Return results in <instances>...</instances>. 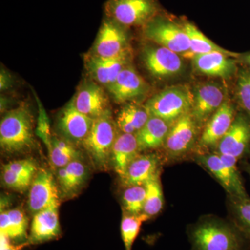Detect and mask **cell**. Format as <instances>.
<instances>
[{
    "label": "cell",
    "mask_w": 250,
    "mask_h": 250,
    "mask_svg": "<svg viewBox=\"0 0 250 250\" xmlns=\"http://www.w3.org/2000/svg\"><path fill=\"white\" fill-rule=\"evenodd\" d=\"M191 250H249L250 243L231 220L205 217L188 227Z\"/></svg>",
    "instance_id": "6da1fadb"
},
{
    "label": "cell",
    "mask_w": 250,
    "mask_h": 250,
    "mask_svg": "<svg viewBox=\"0 0 250 250\" xmlns=\"http://www.w3.org/2000/svg\"><path fill=\"white\" fill-rule=\"evenodd\" d=\"M35 145L34 120L25 105L8 112L0 123V146L7 153L30 150Z\"/></svg>",
    "instance_id": "7a4b0ae2"
},
{
    "label": "cell",
    "mask_w": 250,
    "mask_h": 250,
    "mask_svg": "<svg viewBox=\"0 0 250 250\" xmlns=\"http://www.w3.org/2000/svg\"><path fill=\"white\" fill-rule=\"evenodd\" d=\"M117 128L111 110L108 109L94 120L89 134L82 143L98 168L104 170L111 161L112 148L118 135Z\"/></svg>",
    "instance_id": "3957f363"
},
{
    "label": "cell",
    "mask_w": 250,
    "mask_h": 250,
    "mask_svg": "<svg viewBox=\"0 0 250 250\" xmlns=\"http://www.w3.org/2000/svg\"><path fill=\"white\" fill-rule=\"evenodd\" d=\"M193 94L187 85H174L159 92L145 104L149 116L172 124L191 111Z\"/></svg>",
    "instance_id": "277c9868"
},
{
    "label": "cell",
    "mask_w": 250,
    "mask_h": 250,
    "mask_svg": "<svg viewBox=\"0 0 250 250\" xmlns=\"http://www.w3.org/2000/svg\"><path fill=\"white\" fill-rule=\"evenodd\" d=\"M104 9L106 17L125 27H143L162 13L158 0H107Z\"/></svg>",
    "instance_id": "5b68a950"
},
{
    "label": "cell",
    "mask_w": 250,
    "mask_h": 250,
    "mask_svg": "<svg viewBox=\"0 0 250 250\" xmlns=\"http://www.w3.org/2000/svg\"><path fill=\"white\" fill-rule=\"evenodd\" d=\"M196 161L218 180L229 196L248 197L237 167L238 159L217 153L204 152L197 155Z\"/></svg>",
    "instance_id": "8992f818"
},
{
    "label": "cell",
    "mask_w": 250,
    "mask_h": 250,
    "mask_svg": "<svg viewBox=\"0 0 250 250\" xmlns=\"http://www.w3.org/2000/svg\"><path fill=\"white\" fill-rule=\"evenodd\" d=\"M143 32L148 40L176 53L187 54L190 50L188 36L181 23L163 13L145 24Z\"/></svg>",
    "instance_id": "52a82bcc"
},
{
    "label": "cell",
    "mask_w": 250,
    "mask_h": 250,
    "mask_svg": "<svg viewBox=\"0 0 250 250\" xmlns=\"http://www.w3.org/2000/svg\"><path fill=\"white\" fill-rule=\"evenodd\" d=\"M198 125L191 111L180 117L171 125L164 145L169 158H181L191 150L196 142Z\"/></svg>",
    "instance_id": "ba28073f"
},
{
    "label": "cell",
    "mask_w": 250,
    "mask_h": 250,
    "mask_svg": "<svg viewBox=\"0 0 250 250\" xmlns=\"http://www.w3.org/2000/svg\"><path fill=\"white\" fill-rule=\"evenodd\" d=\"M125 27L111 18L105 17L90 55L100 58H112L129 48Z\"/></svg>",
    "instance_id": "9c48e42d"
},
{
    "label": "cell",
    "mask_w": 250,
    "mask_h": 250,
    "mask_svg": "<svg viewBox=\"0 0 250 250\" xmlns=\"http://www.w3.org/2000/svg\"><path fill=\"white\" fill-rule=\"evenodd\" d=\"M142 58L148 71L157 78L177 76L184 69L183 61L178 54L161 46L145 47Z\"/></svg>",
    "instance_id": "30bf717a"
},
{
    "label": "cell",
    "mask_w": 250,
    "mask_h": 250,
    "mask_svg": "<svg viewBox=\"0 0 250 250\" xmlns=\"http://www.w3.org/2000/svg\"><path fill=\"white\" fill-rule=\"evenodd\" d=\"M217 154L239 159L250 151V118L245 113L236 115L228 133L216 147Z\"/></svg>",
    "instance_id": "8fae6325"
},
{
    "label": "cell",
    "mask_w": 250,
    "mask_h": 250,
    "mask_svg": "<svg viewBox=\"0 0 250 250\" xmlns=\"http://www.w3.org/2000/svg\"><path fill=\"white\" fill-rule=\"evenodd\" d=\"M54 205H59V197L53 176L46 169H39L29 188V210L35 214Z\"/></svg>",
    "instance_id": "7c38bea8"
},
{
    "label": "cell",
    "mask_w": 250,
    "mask_h": 250,
    "mask_svg": "<svg viewBox=\"0 0 250 250\" xmlns=\"http://www.w3.org/2000/svg\"><path fill=\"white\" fill-rule=\"evenodd\" d=\"M108 91L116 103H127L146 95L149 85L138 72L127 65L118 75L114 82L107 87Z\"/></svg>",
    "instance_id": "4fadbf2b"
},
{
    "label": "cell",
    "mask_w": 250,
    "mask_h": 250,
    "mask_svg": "<svg viewBox=\"0 0 250 250\" xmlns=\"http://www.w3.org/2000/svg\"><path fill=\"white\" fill-rule=\"evenodd\" d=\"M236 116L234 106L229 101L225 100L205 125L199 140V147L202 149L216 147L231 127Z\"/></svg>",
    "instance_id": "5bb4252c"
},
{
    "label": "cell",
    "mask_w": 250,
    "mask_h": 250,
    "mask_svg": "<svg viewBox=\"0 0 250 250\" xmlns=\"http://www.w3.org/2000/svg\"><path fill=\"white\" fill-rule=\"evenodd\" d=\"M131 57L129 48L112 58H100L90 54L85 60L86 68L95 82L108 87L114 82L122 70L129 65Z\"/></svg>",
    "instance_id": "9a60e30c"
},
{
    "label": "cell",
    "mask_w": 250,
    "mask_h": 250,
    "mask_svg": "<svg viewBox=\"0 0 250 250\" xmlns=\"http://www.w3.org/2000/svg\"><path fill=\"white\" fill-rule=\"evenodd\" d=\"M72 102L79 111L94 120L109 109L107 95L100 85L93 81L83 82Z\"/></svg>",
    "instance_id": "2e32d148"
},
{
    "label": "cell",
    "mask_w": 250,
    "mask_h": 250,
    "mask_svg": "<svg viewBox=\"0 0 250 250\" xmlns=\"http://www.w3.org/2000/svg\"><path fill=\"white\" fill-rule=\"evenodd\" d=\"M225 101V94L220 85L205 83L197 88L193 94L191 113L197 124H207Z\"/></svg>",
    "instance_id": "e0dca14e"
},
{
    "label": "cell",
    "mask_w": 250,
    "mask_h": 250,
    "mask_svg": "<svg viewBox=\"0 0 250 250\" xmlns=\"http://www.w3.org/2000/svg\"><path fill=\"white\" fill-rule=\"evenodd\" d=\"M93 123V118L77 109L72 100L61 111L58 126L67 141L82 145L89 134Z\"/></svg>",
    "instance_id": "ac0fdd59"
},
{
    "label": "cell",
    "mask_w": 250,
    "mask_h": 250,
    "mask_svg": "<svg viewBox=\"0 0 250 250\" xmlns=\"http://www.w3.org/2000/svg\"><path fill=\"white\" fill-rule=\"evenodd\" d=\"M59 206H51L34 214L28 238L29 245L39 244L58 238L61 233Z\"/></svg>",
    "instance_id": "d6986e66"
},
{
    "label": "cell",
    "mask_w": 250,
    "mask_h": 250,
    "mask_svg": "<svg viewBox=\"0 0 250 250\" xmlns=\"http://www.w3.org/2000/svg\"><path fill=\"white\" fill-rule=\"evenodd\" d=\"M223 52L197 54L193 57L194 65L199 72L208 76L228 79L236 73V61Z\"/></svg>",
    "instance_id": "ffe728a7"
},
{
    "label": "cell",
    "mask_w": 250,
    "mask_h": 250,
    "mask_svg": "<svg viewBox=\"0 0 250 250\" xmlns=\"http://www.w3.org/2000/svg\"><path fill=\"white\" fill-rule=\"evenodd\" d=\"M159 158L155 154H139L128 166L121 177L125 187L145 185L159 171Z\"/></svg>",
    "instance_id": "44dd1931"
},
{
    "label": "cell",
    "mask_w": 250,
    "mask_h": 250,
    "mask_svg": "<svg viewBox=\"0 0 250 250\" xmlns=\"http://www.w3.org/2000/svg\"><path fill=\"white\" fill-rule=\"evenodd\" d=\"M137 140L134 134H118L112 148L111 161L121 178L129 164L139 155Z\"/></svg>",
    "instance_id": "7402d4cb"
},
{
    "label": "cell",
    "mask_w": 250,
    "mask_h": 250,
    "mask_svg": "<svg viewBox=\"0 0 250 250\" xmlns=\"http://www.w3.org/2000/svg\"><path fill=\"white\" fill-rule=\"evenodd\" d=\"M171 125L161 118L149 117L142 129L135 134L139 152L164 146L170 131Z\"/></svg>",
    "instance_id": "603a6c76"
},
{
    "label": "cell",
    "mask_w": 250,
    "mask_h": 250,
    "mask_svg": "<svg viewBox=\"0 0 250 250\" xmlns=\"http://www.w3.org/2000/svg\"><path fill=\"white\" fill-rule=\"evenodd\" d=\"M28 220L21 208L1 211L0 214V234L11 241H28Z\"/></svg>",
    "instance_id": "cb8c5ba5"
},
{
    "label": "cell",
    "mask_w": 250,
    "mask_h": 250,
    "mask_svg": "<svg viewBox=\"0 0 250 250\" xmlns=\"http://www.w3.org/2000/svg\"><path fill=\"white\" fill-rule=\"evenodd\" d=\"M149 117L145 105L129 103L120 110L116 118L117 126L123 133L135 134L142 129Z\"/></svg>",
    "instance_id": "d4e9b609"
},
{
    "label": "cell",
    "mask_w": 250,
    "mask_h": 250,
    "mask_svg": "<svg viewBox=\"0 0 250 250\" xmlns=\"http://www.w3.org/2000/svg\"><path fill=\"white\" fill-rule=\"evenodd\" d=\"M180 23L190 41V50L187 53V57L193 58L197 54L210 53L213 52H223L232 57H238V54L229 52L212 42L192 23L186 20L181 21Z\"/></svg>",
    "instance_id": "484cf974"
},
{
    "label": "cell",
    "mask_w": 250,
    "mask_h": 250,
    "mask_svg": "<svg viewBox=\"0 0 250 250\" xmlns=\"http://www.w3.org/2000/svg\"><path fill=\"white\" fill-rule=\"evenodd\" d=\"M87 174L86 166L77 159L65 167L59 168L57 178L62 191L70 195L75 193L85 183Z\"/></svg>",
    "instance_id": "4316f807"
},
{
    "label": "cell",
    "mask_w": 250,
    "mask_h": 250,
    "mask_svg": "<svg viewBox=\"0 0 250 250\" xmlns=\"http://www.w3.org/2000/svg\"><path fill=\"white\" fill-rule=\"evenodd\" d=\"M47 147L51 163L57 168L65 167L80 158V153L68 141L52 136L50 144Z\"/></svg>",
    "instance_id": "83f0119b"
},
{
    "label": "cell",
    "mask_w": 250,
    "mask_h": 250,
    "mask_svg": "<svg viewBox=\"0 0 250 250\" xmlns=\"http://www.w3.org/2000/svg\"><path fill=\"white\" fill-rule=\"evenodd\" d=\"M231 220L250 243V198L229 196Z\"/></svg>",
    "instance_id": "f1b7e54d"
},
{
    "label": "cell",
    "mask_w": 250,
    "mask_h": 250,
    "mask_svg": "<svg viewBox=\"0 0 250 250\" xmlns=\"http://www.w3.org/2000/svg\"><path fill=\"white\" fill-rule=\"evenodd\" d=\"M144 186L146 188V197L143 213L152 218L159 214L164 207V193L161 187L160 172Z\"/></svg>",
    "instance_id": "f546056e"
},
{
    "label": "cell",
    "mask_w": 250,
    "mask_h": 250,
    "mask_svg": "<svg viewBox=\"0 0 250 250\" xmlns=\"http://www.w3.org/2000/svg\"><path fill=\"white\" fill-rule=\"evenodd\" d=\"M149 217L145 213L131 214L125 211L122 218L121 233L125 250H132L136 238L139 236L141 225L149 220Z\"/></svg>",
    "instance_id": "4dcf8cb0"
},
{
    "label": "cell",
    "mask_w": 250,
    "mask_h": 250,
    "mask_svg": "<svg viewBox=\"0 0 250 250\" xmlns=\"http://www.w3.org/2000/svg\"><path fill=\"white\" fill-rule=\"evenodd\" d=\"M146 197V188L144 185L125 187L123 193L125 211L135 215L142 213Z\"/></svg>",
    "instance_id": "1f68e13d"
},
{
    "label": "cell",
    "mask_w": 250,
    "mask_h": 250,
    "mask_svg": "<svg viewBox=\"0 0 250 250\" xmlns=\"http://www.w3.org/2000/svg\"><path fill=\"white\" fill-rule=\"evenodd\" d=\"M237 98L245 114L250 118V71L243 70L237 80Z\"/></svg>",
    "instance_id": "d6a6232c"
},
{
    "label": "cell",
    "mask_w": 250,
    "mask_h": 250,
    "mask_svg": "<svg viewBox=\"0 0 250 250\" xmlns=\"http://www.w3.org/2000/svg\"><path fill=\"white\" fill-rule=\"evenodd\" d=\"M1 179L5 187L18 192L25 191L30 188L32 180L20 175L4 165L1 171Z\"/></svg>",
    "instance_id": "836d02e7"
},
{
    "label": "cell",
    "mask_w": 250,
    "mask_h": 250,
    "mask_svg": "<svg viewBox=\"0 0 250 250\" xmlns=\"http://www.w3.org/2000/svg\"><path fill=\"white\" fill-rule=\"evenodd\" d=\"M4 165L16 173L31 180H33L38 171L35 161L31 159L11 161Z\"/></svg>",
    "instance_id": "e575fe53"
},
{
    "label": "cell",
    "mask_w": 250,
    "mask_h": 250,
    "mask_svg": "<svg viewBox=\"0 0 250 250\" xmlns=\"http://www.w3.org/2000/svg\"><path fill=\"white\" fill-rule=\"evenodd\" d=\"M36 132L45 143L46 146L47 147L49 146L52 136H51L50 132H49L48 120H47V116L41 106H40L39 126H38Z\"/></svg>",
    "instance_id": "d590c367"
},
{
    "label": "cell",
    "mask_w": 250,
    "mask_h": 250,
    "mask_svg": "<svg viewBox=\"0 0 250 250\" xmlns=\"http://www.w3.org/2000/svg\"><path fill=\"white\" fill-rule=\"evenodd\" d=\"M30 246L29 242L13 244L12 241L4 235L0 234V250H22L27 246Z\"/></svg>",
    "instance_id": "8d00e7d4"
},
{
    "label": "cell",
    "mask_w": 250,
    "mask_h": 250,
    "mask_svg": "<svg viewBox=\"0 0 250 250\" xmlns=\"http://www.w3.org/2000/svg\"><path fill=\"white\" fill-rule=\"evenodd\" d=\"M0 84H1V90H4L9 88V84L11 83V78L9 76V74H6L4 70L1 72V81H0Z\"/></svg>",
    "instance_id": "74e56055"
},
{
    "label": "cell",
    "mask_w": 250,
    "mask_h": 250,
    "mask_svg": "<svg viewBox=\"0 0 250 250\" xmlns=\"http://www.w3.org/2000/svg\"><path fill=\"white\" fill-rule=\"evenodd\" d=\"M245 169H246V171L247 173H248V175H249L250 178V164H247L246 166H245Z\"/></svg>",
    "instance_id": "f35d334b"
},
{
    "label": "cell",
    "mask_w": 250,
    "mask_h": 250,
    "mask_svg": "<svg viewBox=\"0 0 250 250\" xmlns=\"http://www.w3.org/2000/svg\"><path fill=\"white\" fill-rule=\"evenodd\" d=\"M245 61H246L247 63H248V65H249L250 67V54H248V55L246 56Z\"/></svg>",
    "instance_id": "ab89813d"
},
{
    "label": "cell",
    "mask_w": 250,
    "mask_h": 250,
    "mask_svg": "<svg viewBox=\"0 0 250 250\" xmlns=\"http://www.w3.org/2000/svg\"><path fill=\"white\" fill-rule=\"evenodd\" d=\"M249 250H250V249H249Z\"/></svg>",
    "instance_id": "60d3db41"
}]
</instances>
